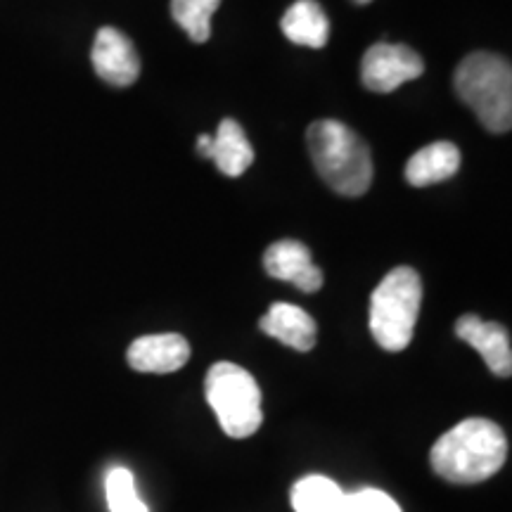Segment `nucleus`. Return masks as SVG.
<instances>
[{
	"label": "nucleus",
	"mask_w": 512,
	"mask_h": 512,
	"mask_svg": "<svg viewBox=\"0 0 512 512\" xmlns=\"http://www.w3.org/2000/svg\"><path fill=\"white\" fill-rule=\"evenodd\" d=\"M460 162H463V157H460L458 147L448 140H439V143L425 145L408 159L406 181L415 188L448 181L458 174Z\"/></svg>",
	"instance_id": "obj_12"
},
{
	"label": "nucleus",
	"mask_w": 512,
	"mask_h": 512,
	"mask_svg": "<svg viewBox=\"0 0 512 512\" xmlns=\"http://www.w3.org/2000/svg\"><path fill=\"white\" fill-rule=\"evenodd\" d=\"M197 152H200L202 157L211 159V155H214V136H207V133H204V136L197 138Z\"/></svg>",
	"instance_id": "obj_19"
},
{
	"label": "nucleus",
	"mask_w": 512,
	"mask_h": 512,
	"mask_svg": "<svg viewBox=\"0 0 512 512\" xmlns=\"http://www.w3.org/2000/svg\"><path fill=\"white\" fill-rule=\"evenodd\" d=\"M221 0H171V15L176 24L195 43H207L211 36V17Z\"/></svg>",
	"instance_id": "obj_16"
},
{
	"label": "nucleus",
	"mask_w": 512,
	"mask_h": 512,
	"mask_svg": "<svg viewBox=\"0 0 512 512\" xmlns=\"http://www.w3.org/2000/svg\"><path fill=\"white\" fill-rule=\"evenodd\" d=\"M107 505L112 512H147V505L136 494L131 470L126 467H112L105 479Z\"/></svg>",
	"instance_id": "obj_17"
},
{
	"label": "nucleus",
	"mask_w": 512,
	"mask_h": 512,
	"mask_svg": "<svg viewBox=\"0 0 512 512\" xmlns=\"http://www.w3.org/2000/svg\"><path fill=\"white\" fill-rule=\"evenodd\" d=\"M204 394L216 420L230 439H247L264 422L261 413V389L252 373L235 363L221 361L209 368Z\"/></svg>",
	"instance_id": "obj_5"
},
{
	"label": "nucleus",
	"mask_w": 512,
	"mask_h": 512,
	"mask_svg": "<svg viewBox=\"0 0 512 512\" xmlns=\"http://www.w3.org/2000/svg\"><path fill=\"white\" fill-rule=\"evenodd\" d=\"M91 60L95 67V74L110 86L126 88L138 81L140 76V57L128 41V36L121 34L114 27H102L95 36Z\"/></svg>",
	"instance_id": "obj_7"
},
{
	"label": "nucleus",
	"mask_w": 512,
	"mask_h": 512,
	"mask_svg": "<svg viewBox=\"0 0 512 512\" xmlns=\"http://www.w3.org/2000/svg\"><path fill=\"white\" fill-rule=\"evenodd\" d=\"M456 91L460 100L477 114L479 124L491 133L510 131L512 124V69L501 55H467L456 69Z\"/></svg>",
	"instance_id": "obj_3"
},
{
	"label": "nucleus",
	"mask_w": 512,
	"mask_h": 512,
	"mask_svg": "<svg viewBox=\"0 0 512 512\" xmlns=\"http://www.w3.org/2000/svg\"><path fill=\"white\" fill-rule=\"evenodd\" d=\"M508 460V439L496 422L467 418L441 434L432 446L430 463L441 479L453 484H479L491 479Z\"/></svg>",
	"instance_id": "obj_1"
},
{
	"label": "nucleus",
	"mask_w": 512,
	"mask_h": 512,
	"mask_svg": "<svg viewBox=\"0 0 512 512\" xmlns=\"http://www.w3.org/2000/svg\"><path fill=\"white\" fill-rule=\"evenodd\" d=\"M313 166L339 195L358 197L373 183V157L358 133L342 121L323 119L306 133Z\"/></svg>",
	"instance_id": "obj_2"
},
{
	"label": "nucleus",
	"mask_w": 512,
	"mask_h": 512,
	"mask_svg": "<svg viewBox=\"0 0 512 512\" xmlns=\"http://www.w3.org/2000/svg\"><path fill=\"white\" fill-rule=\"evenodd\" d=\"M292 508L297 512H347V494L328 477L309 475L292 486Z\"/></svg>",
	"instance_id": "obj_15"
},
{
	"label": "nucleus",
	"mask_w": 512,
	"mask_h": 512,
	"mask_svg": "<svg viewBox=\"0 0 512 512\" xmlns=\"http://www.w3.org/2000/svg\"><path fill=\"white\" fill-rule=\"evenodd\" d=\"M354 3H358V5H366V3H373V0H354Z\"/></svg>",
	"instance_id": "obj_20"
},
{
	"label": "nucleus",
	"mask_w": 512,
	"mask_h": 512,
	"mask_svg": "<svg viewBox=\"0 0 512 512\" xmlns=\"http://www.w3.org/2000/svg\"><path fill=\"white\" fill-rule=\"evenodd\" d=\"M266 273L275 280H285L302 292H318L323 287V271L313 264L309 247L299 240H280L266 249Z\"/></svg>",
	"instance_id": "obj_8"
},
{
	"label": "nucleus",
	"mask_w": 512,
	"mask_h": 512,
	"mask_svg": "<svg viewBox=\"0 0 512 512\" xmlns=\"http://www.w3.org/2000/svg\"><path fill=\"white\" fill-rule=\"evenodd\" d=\"M128 366L138 373L169 375L181 370L190 358V344L183 335L164 332V335L138 337L128 347Z\"/></svg>",
	"instance_id": "obj_9"
},
{
	"label": "nucleus",
	"mask_w": 512,
	"mask_h": 512,
	"mask_svg": "<svg viewBox=\"0 0 512 512\" xmlns=\"http://www.w3.org/2000/svg\"><path fill=\"white\" fill-rule=\"evenodd\" d=\"M283 34L306 48H323L330 38V19L316 0H297L283 15Z\"/></svg>",
	"instance_id": "obj_13"
},
{
	"label": "nucleus",
	"mask_w": 512,
	"mask_h": 512,
	"mask_svg": "<svg viewBox=\"0 0 512 512\" xmlns=\"http://www.w3.org/2000/svg\"><path fill=\"white\" fill-rule=\"evenodd\" d=\"M456 335L472 349L479 351L489 370L498 377H510L512 373V349L510 335L501 323L482 320L475 313L460 316L456 323Z\"/></svg>",
	"instance_id": "obj_10"
},
{
	"label": "nucleus",
	"mask_w": 512,
	"mask_h": 512,
	"mask_svg": "<svg viewBox=\"0 0 512 512\" xmlns=\"http://www.w3.org/2000/svg\"><path fill=\"white\" fill-rule=\"evenodd\" d=\"M422 304V280L411 266H399L382 278L370 297V332L384 351H403L413 342Z\"/></svg>",
	"instance_id": "obj_4"
},
{
	"label": "nucleus",
	"mask_w": 512,
	"mask_h": 512,
	"mask_svg": "<svg viewBox=\"0 0 512 512\" xmlns=\"http://www.w3.org/2000/svg\"><path fill=\"white\" fill-rule=\"evenodd\" d=\"M347 512H401V508L380 489H361L347 496Z\"/></svg>",
	"instance_id": "obj_18"
},
{
	"label": "nucleus",
	"mask_w": 512,
	"mask_h": 512,
	"mask_svg": "<svg viewBox=\"0 0 512 512\" xmlns=\"http://www.w3.org/2000/svg\"><path fill=\"white\" fill-rule=\"evenodd\" d=\"M425 74V62L413 48L399 43H375L363 55L361 79L373 93H392L403 83L420 79Z\"/></svg>",
	"instance_id": "obj_6"
},
{
	"label": "nucleus",
	"mask_w": 512,
	"mask_h": 512,
	"mask_svg": "<svg viewBox=\"0 0 512 512\" xmlns=\"http://www.w3.org/2000/svg\"><path fill=\"white\" fill-rule=\"evenodd\" d=\"M214 159L216 169L230 178H238L254 162V147L242 131V126L233 119H223L214 136Z\"/></svg>",
	"instance_id": "obj_14"
},
{
	"label": "nucleus",
	"mask_w": 512,
	"mask_h": 512,
	"mask_svg": "<svg viewBox=\"0 0 512 512\" xmlns=\"http://www.w3.org/2000/svg\"><path fill=\"white\" fill-rule=\"evenodd\" d=\"M259 328L264 335L278 339V342L297 351H311L316 347V320L302 306L275 302L266 311V316L259 320Z\"/></svg>",
	"instance_id": "obj_11"
}]
</instances>
